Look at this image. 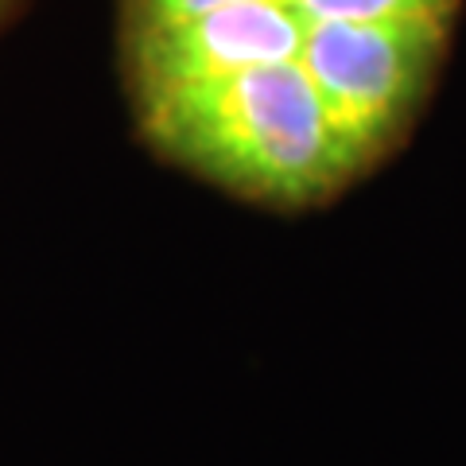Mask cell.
Segmentation results:
<instances>
[{
  "label": "cell",
  "mask_w": 466,
  "mask_h": 466,
  "mask_svg": "<svg viewBox=\"0 0 466 466\" xmlns=\"http://www.w3.org/2000/svg\"><path fill=\"white\" fill-rule=\"evenodd\" d=\"M451 20H319L296 63L308 70L330 128L361 164L424 97Z\"/></svg>",
  "instance_id": "2"
},
{
  "label": "cell",
  "mask_w": 466,
  "mask_h": 466,
  "mask_svg": "<svg viewBox=\"0 0 466 466\" xmlns=\"http://www.w3.org/2000/svg\"><path fill=\"white\" fill-rule=\"evenodd\" d=\"M308 20L288 0H233L167 24H137L133 70L140 97L238 70L296 63Z\"/></svg>",
  "instance_id": "3"
},
{
  "label": "cell",
  "mask_w": 466,
  "mask_h": 466,
  "mask_svg": "<svg viewBox=\"0 0 466 466\" xmlns=\"http://www.w3.org/2000/svg\"><path fill=\"white\" fill-rule=\"evenodd\" d=\"M308 24L319 20H451L459 0H288Z\"/></svg>",
  "instance_id": "4"
},
{
  "label": "cell",
  "mask_w": 466,
  "mask_h": 466,
  "mask_svg": "<svg viewBox=\"0 0 466 466\" xmlns=\"http://www.w3.org/2000/svg\"><path fill=\"white\" fill-rule=\"evenodd\" d=\"M218 5H233V0H137L140 24H167V20H187L198 12H210Z\"/></svg>",
  "instance_id": "5"
},
{
  "label": "cell",
  "mask_w": 466,
  "mask_h": 466,
  "mask_svg": "<svg viewBox=\"0 0 466 466\" xmlns=\"http://www.w3.org/2000/svg\"><path fill=\"white\" fill-rule=\"evenodd\" d=\"M140 101L156 148L253 198L296 207L361 167L299 63L238 70Z\"/></svg>",
  "instance_id": "1"
}]
</instances>
